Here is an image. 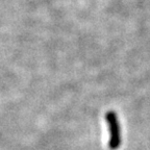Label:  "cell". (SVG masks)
Listing matches in <instances>:
<instances>
[{
	"instance_id": "obj_1",
	"label": "cell",
	"mask_w": 150,
	"mask_h": 150,
	"mask_svg": "<svg viewBox=\"0 0 150 150\" xmlns=\"http://www.w3.org/2000/svg\"><path fill=\"white\" fill-rule=\"evenodd\" d=\"M106 121L108 123L110 130V147L112 149H116L120 146L121 143V137H120V128L118 119L116 117V114L112 112H110L106 114Z\"/></svg>"
}]
</instances>
